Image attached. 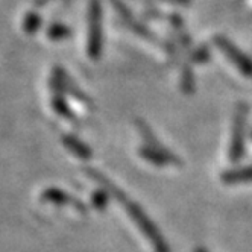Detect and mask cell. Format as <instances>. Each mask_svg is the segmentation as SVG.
<instances>
[{"mask_svg":"<svg viewBox=\"0 0 252 252\" xmlns=\"http://www.w3.org/2000/svg\"><path fill=\"white\" fill-rule=\"evenodd\" d=\"M46 35L50 41H64L68 40L71 35V29L63 23H52L46 29Z\"/></svg>","mask_w":252,"mask_h":252,"instance_id":"cell-11","label":"cell"},{"mask_svg":"<svg viewBox=\"0 0 252 252\" xmlns=\"http://www.w3.org/2000/svg\"><path fill=\"white\" fill-rule=\"evenodd\" d=\"M138 154L140 157L148 161V163L157 166V167H166V166H181L183 161L178 155H175L170 149L167 148H151V146H146L143 145L140 149H138Z\"/></svg>","mask_w":252,"mask_h":252,"instance_id":"cell-6","label":"cell"},{"mask_svg":"<svg viewBox=\"0 0 252 252\" xmlns=\"http://www.w3.org/2000/svg\"><path fill=\"white\" fill-rule=\"evenodd\" d=\"M84 172L88 178H92L93 181H96L102 190H105L108 194H110V197H114V201H117L123 207V210L129 214V218L138 226L143 236L151 242L155 252H170V248H169L166 239L163 237V234L159 232V229L155 226V223L149 219V216L145 213V210H143L138 204H135L132 199H129V196L122 189H119L111 179L106 178L102 172H99L93 167H85Z\"/></svg>","mask_w":252,"mask_h":252,"instance_id":"cell-1","label":"cell"},{"mask_svg":"<svg viewBox=\"0 0 252 252\" xmlns=\"http://www.w3.org/2000/svg\"><path fill=\"white\" fill-rule=\"evenodd\" d=\"M103 17L102 0H90L88 3V33L87 55L92 60H99L103 52Z\"/></svg>","mask_w":252,"mask_h":252,"instance_id":"cell-2","label":"cell"},{"mask_svg":"<svg viewBox=\"0 0 252 252\" xmlns=\"http://www.w3.org/2000/svg\"><path fill=\"white\" fill-rule=\"evenodd\" d=\"M164 3L169 5H176V6H189L190 5V0H163Z\"/></svg>","mask_w":252,"mask_h":252,"instance_id":"cell-16","label":"cell"},{"mask_svg":"<svg viewBox=\"0 0 252 252\" xmlns=\"http://www.w3.org/2000/svg\"><path fill=\"white\" fill-rule=\"evenodd\" d=\"M40 201L46 202V204H53V205H58V207H73V210L85 214L87 213V207L79 201L76 197H73L70 193H65L61 189H55V187H50L46 189L41 196H40Z\"/></svg>","mask_w":252,"mask_h":252,"instance_id":"cell-8","label":"cell"},{"mask_svg":"<svg viewBox=\"0 0 252 252\" xmlns=\"http://www.w3.org/2000/svg\"><path fill=\"white\" fill-rule=\"evenodd\" d=\"M41 25H43L41 15H40V14H37L35 11H31V12H28V14L25 15L23 25H22V26H23L25 33L32 35V33H35V32H37V31L41 28Z\"/></svg>","mask_w":252,"mask_h":252,"instance_id":"cell-13","label":"cell"},{"mask_svg":"<svg viewBox=\"0 0 252 252\" xmlns=\"http://www.w3.org/2000/svg\"><path fill=\"white\" fill-rule=\"evenodd\" d=\"M108 201H110V194H108L105 190H97L93 193L92 196V205L96 210H105V207L108 205Z\"/></svg>","mask_w":252,"mask_h":252,"instance_id":"cell-15","label":"cell"},{"mask_svg":"<svg viewBox=\"0 0 252 252\" xmlns=\"http://www.w3.org/2000/svg\"><path fill=\"white\" fill-rule=\"evenodd\" d=\"M196 88L194 76H193V70L189 63H184L183 70H181V90L186 94H191Z\"/></svg>","mask_w":252,"mask_h":252,"instance_id":"cell-12","label":"cell"},{"mask_svg":"<svg viewBox=\"0 0 252 252\" xmlns=\"http://www.w3.org/2000/svg\"><path fill=\"white\" fill-rule=\"evenodd\" d=\"M246 116L248 108L245 103H239L236 108V114H234V125H232V134L229 141V151L228 157L231 163H237L240 161L245 149V125H246Z\"/></svg>","mask_w":252,"mask_h":252,"instance_id":"cell-3","label":"cell"},{"mask_svg":"<svg viewBox=\"0 0 252 252\" xmlns=\"http://www.w3.org/2000/svg\"><path fill=\"white\" fill-rule=\"evenodd\" d=\"M194 252H207V251H205L204 248H196V249H194Z\"/></svg>","mask_w":252,"mask_h":252,"instance_id":"cell-17","label":"cell"},{"mask_svg":"<svg viewBox=\"0 0 252 252\" xmlns=\"http://www.w3.org/2000/svg\"><path fill=\"white\" fill-rule=\"evenodd\" d=\"M220 179H222V183H225L228 186L240 184V183H246V181H252V166L228 170V172L222 173Z\"/></svg>","mask_w":252,"mask_h":252,"instance_id":"cell-10","label":"cell"},{"mask_svg":"<svg viewBox=\"0 0 252 252\" xmlns=\"http://www.w3.org/2000/svg\"><path fill=\"white\" fill-rule=\"evenodd\" d=\"M61 141H63V145L67 148V151H70L75 157H78V158H81L84 161L92 159V157H93L92 149H90L85 145V143L81 138H78L76 135H73V134H63L61 135Z\"/></svg>","mask_w":252,"mask_h":252,"instance_id":"cell-9","label":"cell"},{"mask_svg":"<svg viewBox=\"0 0 252 252\" xmlns=\"http://www.w3.org/2000/svg\"><path fill=\"white\" fill-rule=\"evenodd\" d=\"M213 43L232 63V65L237 67V70L243 76L252 78V60L245 55L236 44L231 43L223 35H216L213 38Z\"/></svg>","mask_w":252,"mask_h":252,"instance_id":"cell-4","label":"cell"},{"mask_svg":"<svg viewBox=\"0 0 252 252\" xmlns=\"http://www.w3.org/2000/svg\"><path fill=\"white\" fill-rule=\"evenodd\" d=\"M189 58H190V61H193L196 64H205L211 58V52H210V49L207 46H201V47H197L196 50H190L189 52Z\"/></svg>","mask_w":252,"mask_h":252,"instance_id":"cell-14","label":"cell"},{"mask_svg":"<svg viewBox=\"0 0 252 252\" xmlns=\"http://www.w3.org/2000/svg\"><path fill=\"white\" fill-rule=\"evenodd\" d=\"M111 2V5H113V8L117 11V14H119V17L122 19V22L125 23V26L128 28V29H131L134 33H137V35H140V37H143V38H146V40H155V35L145 26V25H141L137 19H135V15L132 14V11L126 6L122 0H110Z\"/></svg>","mask_w":252,"mask_h":252,"instance_id":"cell-7","label":"cell"},{"mask_svg":"<svg viewBox=\"0 0 252 252\" xmlns=\"http://www.w3.org/2000/svg\"><path fill=\"white\" fill-rule=\"evenodd\" d=\"M49 85H50V103H52V108L53 111H55L58 116L70 120V122H79V119L76 117V114L71 111L70 105L67 103V99H65V92L63 90L61 84H60V79L58 76L52 71V76H50V81H49Z\"/></svg>","mask_w":252,"mask_h":252,"instance_id":"cell-5","label":"cell"}]
</instances>
